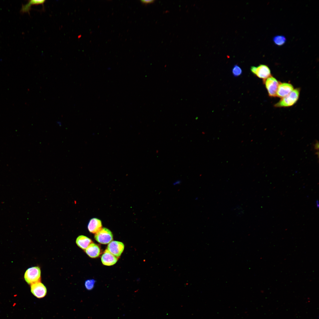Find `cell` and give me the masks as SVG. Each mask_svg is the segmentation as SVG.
<instances>
[{
	"instance_id": "5bb4252c",
	"label": "cell",
	"mask_w": 319,
	"mask_h": 319,
	"mask_svg": "<svg viewBox=\"0 0 319 319\" xmlns=\"http://www.w3.org/2000/svg\"><path fill=\"white\" fill-rule=\"evenodd\" d=\"M273 41L276 45L281 46L285 43L287 39L283 35H276L273 37Z\"/></svg>"
},
{
	"instance_id": "5b68a950",
	"label": "cell",
	"mask_w": 319,
	"mask_h": 319,
	"mask_svg": "<svg viewBox=\"0 0 319 319\" xmlns=\"http://www.w3.org/2000/svg\"><path fill=\"white\" fill-rule=\"evenodd\" d=\"M250 70L254 74L263 80L271 76L270 69L266 65L260 64L257 67L252 66L250 67Z\"/></svg>"
},
{
	"instance_id": "d6986e66",
	"label": "cell",
	"mask_w": 319,
	"mask_h": 319,
	"mask_svg": "<svg viewBox=\"0 0 319 319\" xmlns=\"http://www.w3.org/2000/svg\"><path fill=\"white\" fill-rule=\"evenodd\" d=\"M319 143L318 141L316 142L314 145V149L316 150H318L319 149Z\"/></svg>"
},
{
	"instance_id": "9c48e42d",
	"label": "cell",
	"mask_w": 319,
	"mask_h": 319,
	"mask_svg": "<svg viewBox=\"0 0 319 319\" xmlns=\"http://www.w3.org/2000/svg\"><path fill=\"white\" fill-rule=\"evenodd\" d=\"M101 260L103 265L110 266L116 263L118 260V258L114 256L106 249L101 256Z\"/></svg>"
},
{
	"instance_id": "ffe728a7",
	"label": "cell",
	"mask_w": 319,
	"mask_h": 319,
	"mask_svg": "<svg viewBox=\"0 0 319 319\" xmlns=\"http://www.w3.org/2000/svg\"><path fill=\"white\" fill-rule=\"evenodd\" d=\"M57 124L59 126H61L62 125V123L60 121H58L57 122Z\"/></svg>"
},
{
	"instance_id": "8992f818",
	"label": "cell",
	"mask_w": 319,
	"mask_h": 319,
	"mask_svg": "<svg viewBox=\"0 0 319 319\" xmlns=\"http://www.w3.org/2000/svg\"><path fill=\"white\" fill-rule=\"evenodd\" d=\"M30 288L32 294L38 298H43L46 294V288L40 281L31 284Z\"/></svg>"
},
{
	"instance_id": "9a60e30c",
	"label": "cell",
	"mask_w": 319,
	"mask_h": 319,
	"mask_svg": "<svg viewBox=\"0 0 319 319\" xmlns=\"http://www.w3.org/2000/svg\"><path fill=\"white\" fill-rule=\"evenodd\" d=\"M232 71L233 75L236 77H239L242 74V69L237 64L234 65L232 68Z\"/></svg>"
},
{
	"instance_id": "6da1fadb",
	"label": "cell",
	"mask_w": 319,
	"mask_h": 319,
	"mask_svg": "<svg viewBox=\"0 0 319 319\" xmlns=\"http://www.w3.org/2000/svg\"><path fill=\"white\" fill-rule=\"evenodd\" d=\"M300 88H296L287 96L281 99L274 105L276 108L288 107L295 104L298 101L300 92Z\"/></svg>"
},
{
	"instance_id": "ac0fdd59",
	"label": "cell",
	"mask_w": 319,
	"mask_h": 319,
	"mask_svg": "<svg viewBox=\"0 0 319 319\" xmlns=\"http://www.w3.org/2000/svg\"><path fill=\"white\" fill-rule=\"evenodd\" d=\"M181 182V181L180 180H177L174 181L172 183V184L174 186L178 185H180Z\"/></svg>"
},
{
	"instance_id": "3957f363",
	"label": "cell",
	"mask_w": 319,
	"mask_h": 319,
	"mask_svg": "<svg viewBox=\"0 0 319 319\" xmlns=\"http://www.w3.org/2000/svg\"><path fill=\"white\" fill-rule=\"evenodd\" d=\"M263 83L265 85L269 96L271 97H276L280 82L275 77L271 76L267 78L263 79Z\"/></svg>"
},
{
	"instance_id": "4fadbf2b",
	"label": "cell",
	"mask_w": 319,
	"mask_h": 319,
	"mask_svg": "<svg viewBox=\"0 0 319 319\" xmlns=\"http://www.w3.org/2000/svg\"><path fill=\"white\" fill-rule=\"evenodd\" d=\"M45 1L44 0H31L28 1L26 4L23 5L21 9L22 12H29L31 9V6L33 5L43 4Z\"/></svg>"
},
{
	"instance_id": "52a82bcc",
	"label": "cell",
	"mask_w": 319,
	"mask_h": 319,
	"mask_svg": "<svg viewBox=\"0 0 319 319\" xmlns=\"http://www.w3.org/2000/svg\"><path fill=\"white\" fill-rule=\"evenodd\" d=\"M124 248V245L122 242L113 241L109 243L107 249L114 256L118 258L123 252Z\"/></svg>"
},
{
	"instance_id": "30bf717a",
	"label": "cell",
	"mask_w": 319,
	"mask_h": 319,
	"mask_svg": "<svg viewBox=\"0 0 319 319\" xmlns=\"http://www.w3.org/2000/svg\"><path fill=\"white\" fill-rule=\"evenodd\" d=\"M87 254L90 257L95 258L99 256L101 253L100 248L97 244L92 243L85 250Z\"/></svg>"
},
{
	"instance_id": "7a4b0ae2",
	"label": "cell",
	"mask_w": 319,
	"mask_h": 319,
	"mask_svg": "<svg viewBox=\"0 0 319 319\" xmlns=\"http://www.w3.org/2000/svg\"><path fill=\"white\" fill-rule=\"evenodd\" d=\"M41 277V271L38 266H34L28 268L25 271L24 278L25 281L29 284L40 281Z\"/></svg>"
},
{
	"instance_id": "277c9868",
	"label": "cell",
	"mask_w": 319,
	"mask_h": 319,
	"mask_svg": "<svg viewBox=\"0 0 319 319\" xmlns=\"http://www.w3.org/2000/svg\"><path fill=\"white\" fill-rule=\"evenodd\" d=\"M95 238L99 243L106 244L112 241L113 235L110 230L106 228H103L95 234Z\"/></svg>"
},
{
	"instance_id": "e0dca14e",
	"label": "cell",
	"mask_w": 319,
	"mask_h": 319,
	"mask_svg": "<svg viewBox=\"0 0 319 319\" xmlns=\"http://www.w3.org/2000/svg\"><path fill=\"white\" fill-rule=\"evenodd\" d=\"M141 2L144 4H147L153 3L154 2V0H141Z\"/></svg>"
},
{
	"instance_id": "ba28073f",
	"label": "cell",
	"mask_w": 319,
	"mask_h": 319,
	"mask_svg": "<svg viewBox=\"0 0 319 319\" xmlns=\"http://www.w3.org/2000/svg\"><path fill=\"white\" fill-rule=\"evenodd\" d=\"M294 89L292 85L289 83L280 82L279 85L276 97L283 98L289 95Z\"/></svg>"
},
{
	"instance_id": "7c38bea8",
	"label": "cell",
	"mask_w": 319,
	"mask_h": 319,
	"mask_svg": "<svg viewBox=\"0 0 319 319\" xmlns=\"http://www.w3.org/2000/svg\"><path fill=\"white\" fill-rule=\"evenodd\" d=\"M92 243L91 239L83 235L79 236L76 240V243L77 245L82 249L85 250Z\"/></svg>"
},
{
	"instance_id": "8fae6325",
	"label": "cell",
	"mask_w": 319,
	"mask_h": 319,
	"mask_svg": "<svg viewBox=\"0 0 319 319\" xmlns=\"http://www.w3.org/2000/svg\"><path fill=\"white\" fill-rule=\"evenodd\" d=\"M102 224L101 221L98 219L93 218L89 221L88 225V229L89 232L96 233L101 229Z\"/></svg>"
},
{
	"instance_id": "2e32d148",
	"label": "cell",
	"mask_w": 319,
	"mask_h": 319,
	"mask_svg": "<svg viewBox=\"0 0 319 319\" xmlns=\"http://www.w3.org/2000/svg\"><path fill=\"white\" fill-rule=\"evenodd\" d=\"M95 281L93 279H88L86 280L85 283L86 288L88 290H91L94 287Z\"/></svg>"
}]
</instances>
